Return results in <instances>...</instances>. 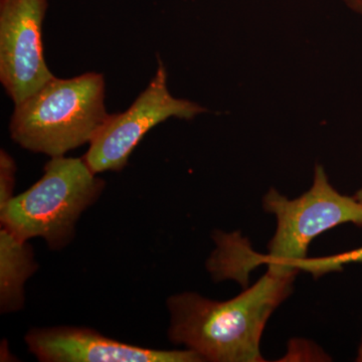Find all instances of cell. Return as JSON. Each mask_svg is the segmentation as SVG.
<instances>
[{
    "label": "cell",
    "mask_w": 362,
    "mask_h": 362,
    "mask_svg": "<svg viewBox=\"0 0 362 362\" xmlns=\"http://www.w3.org/2000/svg\"><path fill=\"white\" fill-rule=\"evenodd\" d=\"M28 351L44 362H201L192 350L145 349L71 326L33 328L26 334Z\"/></svg>",
    "instance_id": "7"
},
{
    "label": "cell",
    "mask_w": 362,
    "mask_h": 362,
    "mask_svg": "<svg viewBox=\"0 0 362 362\" xmlns=\"http://www.w3.org/2000/svg\"><path fill=\"white\" fill-rule=\"evenodd\" d=\"M357 361L362 362V343L361 347H359L358 357H357Z\"/></svg>",
    "instance_id": "13"
},
{
    "label": "cell",
    "mask_w": 362,
    "mask_h": 362,
    "mask_svg": "<svg viewBox=\"0 0 362 362\" xmlns=\"http://www.w3.org/2000/svg\"><path fill=\"white\" fill-rule=\"evenodd\" d=\"M37 265L28 240L2 228L0 230V309L2 313L21 310L25 285Z\"/></svg>",
    "instance_id": "8"
},
{
    "label": "cell",
    "mask_w": 362,
    "mask_h": 362,
    "mask_svg": "<svg viewBox=\"0 0 362 362\" xmlns=\"http://www.w3.org/2000/svg\"><path fill=\"white\" fill-rule=\"evenodd\" d=\"M350 263H362V247L326 258H306L298 264L297 269L299 271L308 272L317 278L329 272L340 271L343 267Z\"/></svg>",
    "instance_id": "9"
},
{
    "label": "cell",
    "mask_w": 362,
    "mask_h": 362,
    "mask_svg": "<svg viewBox=\"0 0 362 362\" xmlns=\"http://www.w3.org/2000/svg\"><path fill=\"white\" fill-rule=\"evenodd\" d=\"M356 201L361 202L362 204V188L361 189H359L358 192H357V194H356Z\"/></svg>",
    "instance_id": "12"
},
{
    "label": "cell",
    "mask_w": 362,
    "mask_h": 362,
    "mask_svg": "<svg viewBox=\"0 0 362 362\" xmlns=\"http://www.w3.org/2000/svg\"><path fill=\"white\" fill-rule=\"evenodd\" d=\"M16 163L13 157L0 150V211L13 199L16 185Z\"/></svg>",
    "instance_id": "10"
},
{
    "label": "cell",
    "mask_w": 362,
    "mask_h": 362,
    "mask_svg": "<svg viewBox=\"0 0 362 362\" xmlns=\"http://www.w3.org/2000/svg\"><path fill=\"white\" fill-rule=\"evenodd\" d=\"M168 80L166 66L158 59L156 75L129 108L110 114L83 156L93 173L122 170L145 134L168 119L192 120L206 113L202 105L173 96Z\"/></svg>",
    "instance_id": "5"
},
{
    "label": "cell",
    "mask_w": 362,
    "mask_h": 362,
    "mask_svg": "<svg viewBox=\"0 0 362 362\" xmlns=\"http://www.w3.org/2000/svg\"><path fill=\"white\" fill-rule=\"evenodd\" d=\"M49 0H0V83L13 104L54 78L45 59Z\"/></svg>",
    "instance_id": "6"
},
{
    "label": "cell",
    "mask_w": 362,
    "mask_h": 362,
    "mask_svg": "<svg viewBox=\"0 0 362 362\" xmlns=\"http://www.w3.org/2000/svg\"><path fill=\"white\" fill-rule=\"evenodd\" d=\"M97 175L83 157H52L42 177L0 211L2 228L25 240L40 238L52 250L68 246L78 218L103 192Z\"/></svg>",
    "instance_id": "3"
},
{
    "label": "cell",
    "mask_w": 362,
    "mask_h": 362,
    "mask_svg": "<svg viewBox=\"0 0 362 362\" xmlns=\"http://www.w3.org/2000/svg\"><path fill=\"white\" fill-rule=\"evenodd\" d=\"M350 11L362 16V0H341Z\"/></svg>",
    "instance_id": "11"
},
{
    "label": "cell",
    "mask_w": 362,
    "mask_h": 362,
    "mask_svg": "<svg viewBox=\"0 0 362 362\" xmlns=\"http://www.w3.org/2000/svg\"><path fill=\"white\" fill-rule=\"evenodd\" d=\"M103 74L54 77L32 96L14 105L11 139L23 149L51 157L65 156L90 144L110 114L105 106Z\"/></svg>",
    "instance_id": "2"
},
{
    "label": "cell",
    "mask_w": 362,
    "mask_h": 362,
    "mask_svg": "<svg viewBox=\"0 0 362 362\" xmlns=\"http://www.w3.org/2000/svg\"><path fill=\"white\" fill-rule=\"evenodd\" d=\"M295 276L267 271L247 291L228 301L181 293L168 300V337L197 352L204 361H264L259 342L268 319L289 296Z\"/></svg>",
    "instance_id": "1"
},
{
    "label": "cell",
    "mask_w": 362,
    "mask_h": 362,
    "mask_svg": "<svg viewBox=\"0 0 362 362\" xmlns=\"http://www.w3.org/2000/svg\"><path fill=\"white\" fill-rule=\"evenodd\" d=\"M264 209L277 218V230L269 243L268 270L280 276H295L297 265L307 258L312 240L341 223L362 226V204L356 197L340 194L330 185L323 166L317 164L308 192L289 199L271 188Z\"/></svg>",
    "instance_id": "4"
}]
</instances>
